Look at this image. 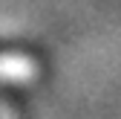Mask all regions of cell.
<instances>
[{"instance_id": "6da1fadb", "label": "cell", "mask_w": 121, "mask_h": 119, "mask_svg": "<svg viewBox=\"0 0 121 119\" xmlns=\"http://www.w3.org/2000/svg\"><path fill=\"white\" fill-rule=\"evenodd\" d=\"M3 50H6V47H3V44H0V52H3Z\"/></svg>"}]
</instances>
